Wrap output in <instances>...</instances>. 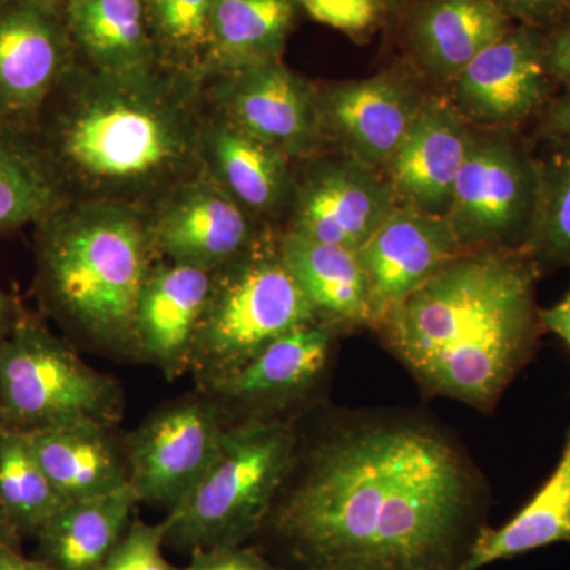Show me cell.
Returning <instances> with one entry per match:
<instances>
[{"instance_id":"1","label":"cell","mask_w":570,"mask_h":570,"mask_svg":"<svg viewBox=\"0 0 570 570\" xmlns=\"http://www.w3.org/2000/svg\"><path fill=\"white\" fill-rule=\"evenodd\" d=\"M487 499L482 472L434 420L326 412L307 430L299 420L294 466L264 530L306 570L356 554L395 570H459Z\"/></svg>"},{"instance_id":"2","label":"cell","mask_w":570,"mask_h":570,"mask_svg":"<svg viewBox=\"0 0 570 570\" xmlns=\"http://www.w3.org/2000/svg\"><path fill=\"white\" fill-rule=\"evenodd\" d=\"M204 121L200 78L163 63L111 73L77 59L29 134L67 200L151 212L202 174Z\"/></svg>"},{"instance_id":"3","label":"cell","mask_w":570,"mask_h":570,"mask_svg":"<svg viewBox=\"0 0 570 570\" xmlns=\"http://www.w3.org/2000/svg\"><path fill=\"white\" fill-rule=\"evenodd\" d=\"M527 250H466L374 332L428 395L494 411L543 335Z\"/></svg>"},{"instance_id":"4","label":"cell","mask_w":570,"mask_h":570,"mask_svg":"<svg viewBox=\"0 0 570 570\" xmlns=\"http://www.w3.org/2000/svg\"><path fill=\"white\" fill-rule=\"evenodd\" d=\"M36 296L73 346L137 360L135 316L159 261L148 212L66 202L33 225Z\"/></svg>"},{"instance_id":"5","label":"cell","mask_w":570,"mask_h":570,"mask_svg":"<svg viewBox=\"0 0 570 570\" xmlns=\"http://www.w3.org/2000/svg\"><path fill=\"white\" fill-rule=\"evenodd\" d=\"M302 415L227 423L204 479L163 520L165 546L193 557L245 546L264 530L294 466Z\"/></svg>"},{"instance_id":"6","label":"cell","mask_w":570,"mask_h":570,"mask_svg":"<svg viewBox=\"0 0 570 570\" xmlns=\"http://www.w3.org/2000/svg\"><path fill=\"white\" fill-rule=\"evenodd\" d=\"M314 321L281 254L279 228H266L245 254L214 272L189 373L202 390L212 389L277 337Z\"/></svg>"},{"instance_id":"7","label":"cell","mask_w":570,"mask_h":570,"mask_svg":"<svg viewBox=\"0 0 570 570\" xmlns=\"http://www.w3.org/2000/svg\"><path fill=\"white\" fill-rule=\"evenodd\" d=\"M122 412L116 379L88 365L43 318L28 311L0 343L2 430L33 434L81 423L116 426Z\"/></svg>"},{"instance_id":"8","label":"cell","mask_w":570,"mask_h":570,"mask_svg":"<svg viewBox=\"0 0 570 570\" xmlns=\"http://www.w3.org/2000/svg\"><path fill=\"white\" fill-rule=\"evenodd\" d=\"M538 198V156L521 130L472 127L448 213L461 250H527Z\"/></svg>"},{"instance_id":"9","label":"cell","mask_w":570,"mask_h":570,"mask_svg":"<svg viewBox=\"0 0 570 570\" xmlns=\"http://www.w3.org/2000/svg\"><path fill=\"white\" fill-rule=\"evenodd\" d=\"M396 208L384 171L328 148L295 164L281 228L358 253Z\"/></svg>"},{"instance_id":"10","label":"cell","mask_w":570,"mask_h":570,"mask_svg":"<svg viewBox=\"0 0 570 570\" xmlns=\"http://www.w3.org/2000/svg\"><path fill=\"white\" fill-rule=\"evenodd\" d=\"M227 419L202 390L154 411L126 434L130 487L140 504L170 513L193 493L219 450Z\"/></svg>"},{"instance_id":"11","label":"cell","mask_w":570,"mask_h":570,"mask_svg":"<svg viewBox=\"0 0 570 570\" xmlns=\"http://www.w3.org/2000/svg\"><path fill=\"white\" fill-rule=\"evenodd\" d=\"M202 85L212 110L268 142L292 163L328 149L318 118L316 82L283 61L212 73Z\"/></svg>"},{"instance_id":"12","label":"cell","mask_w":570,"mask_h":570,"mask_svg":"<svg viewBox=\"0 0 570 570\" xmlns=\"http://www.w3.org/2000/svg\"><path fill=\"white\" fill-rule=\"evenodd\" d=\"M428 96L422 75L406 66L360 80L316 82L326 146L384 171Z\"/></svg>"},{"instance_id":"13","label":"cell","mask_w":570,"mask_h":570,"mask_svg":"<svg viewBox=\"0 0 570 570\" xmlns=\"http://www.w3.org/2000/svg\"><path fill=\"white\" fill-rule=\"evenodd\" d=\"M554 89L546 31L517 24L461 70L445 97L471 127L521 130L538 121Z\"/></svg>"},{"instance_id":"14","label":"cell","mask_w":570,"mask_h":570,"mask_svg":"<svg viewBox=\"0 0 570 570\" xmlns=\"http://www.w3.org/2000/svg\"><path fill=\"white\" fill-rule=\"evenodd\" d=\"M340 336L317 321L296 326L204 392L219 403L227 423L305 414L306 406H316Z\"/></svg>"},{"instance_id":"15","label":"cell","mask_w":570,"mask_h":570,"mask_svg":"<svg viewBox=\"0 0 570 570\" xmlns=\"http://www.w3.org/2000/svg\"><path fill=\"white\" fill-rule=\"evenodd\" d=\"M62 11L48 0L0 6V126L29 134L77 62Z\"/></svg>"},{"instance_id":"16","label":"cell","mask_w":570,"mask_h":570,"mask_svg":"<svg viewBox=\"0 0 570 570\" xmlns=\"http://www.w3.org/2000/svg\"><path fill=\"white\" fill-rule=\"evenodd\" d=\"M159 261L216 269L246 253L264 225L202 171L183 183L148 212Z\"/></svg>"},{"instance_id":"17","label":"cell","mask_w":570,"mask_h":570,"mask_svg":"<svg viewBox=\"0 0 570 570\" xmlns=\"http://www.w3.org/2000/svg\"><path fill=\"white\" fill-rule=\"evenodd\" d=\"M460 253L448 216L397 205L356 253L370 285L373 330Z\"/></svg>"},{"instance_id":"18","label":"cell","mask_w":570,"mask_h":570,"mask_svg":"<svg viewBox=\"0 0 570 570\" xmlns=\"http://www.w3.org/2000/svg\"><path fill=\"white\" fill-rule=\"evenodd\" d=\"M202 171L249 216L281 228L294 187L295 163L228 121L205 102Z\"/></svg>"},{"instance_id":"19","label":"cell","mask_w":570,"mask_h":570,"mask_svg":"<svg viewBox=\"0 0 570 570\" xmlns=\"http://www.w3.org/2000/svg\"><path fill=\"white\" fill-rule=\"evenodd\" d=\"M471 129L445 94L430 92L384 170L397 205L448 216Z\"/></svg>"},{"instance_id":"20","label":"cell","mask_w":570,"mask_h":570,"mask_svg":"<svg viewBox=\"0 0 570 570\" xmlns=\"http://www.w3.org/2000/svg\"><path fill=\"white\" fill-rule=\"evenodd\" d=\"M214 272L157 261L142 287L135 316L137 360L159 367L168 381L189 373Z\"/></svg>"},{"instance_id":"21","label":"cell","mask_w":570,"mask_h":570,"mask_svg":"<svg viewBox=\"0 0 570 570\" xmlns=\"http://www.w3.org/2000/svg\"><path fill=\"white\" fill-rule=\"evenodd\" d=\"M512 26L493 0H417L409 18V50L423 78L449 86Z\"/></svg>"},{"instance_id":"22","label":"cell","mask_w":570,"mask_h":570,"mask_svg":"<svg viewBox=\"0 0 570 570\" xmlns=\"http://www.w3.org/2000/svg\"><path fill=\"white\" fill-rule=\"evenodd\" d=\"M279 247L317 322L340 335L374 328L370 285L358 254L284 228Z\"/></svg>"},{"instance_id":"23","label":"cell","mask_w":570,"mask_h":570,"mask_svg":"<svg viewBox=\"0 0 570 570\" xmlns=\"http://www.w3.org/2000/svg\"><path fill=\"white\" fill-rule=\"evenodd\" d=\"M33 455L67 502L130 487L126 436L116 426L81 423L26 434Z\"/></svg>"},{"instance_id":"24","label":"cell","mask_w":570,"mask_h":570,"mask_svg":"<svg viewBox=\"0 0 570 570\" xmlns=\"http://www.w3.org/2000/svg\"><path fill=\"white\" fill-rule=\"evenodd\" d=\"M78 61L124 73L160 63L148 0H75L62 9Z\"/></svg>"},{"instance_id":"25","label":"cell","mask_w":570,"mask_h":570,"mask_svg":"<svg viewBox=\"0 0 570 570\" xmlns=\"http://www.w3.org/2000/svg\"><path fill=\"white\" fill-rule=\"evenodd\" d=\"M140 505L132 487L66 505L37 534V558L52 570H100Z\"/></svg>"},{"instance_id":"26","label":"cell","mask_w":570,"mask_h":570,"mask_svg":"<svg viewBox=\"0 0 570 570\" xmlns=\"http://www.w3.org/2000/svg\"><path fill=\"white\" fill-rule=\"evenodd\" d=\"M561 542H570V428L549 479L508 523L480 528L459 570H479Z\"/></svg>"},{"instance_id":"27","label":"cell","mask_w":570,"mask_h":570,"mask_svg":"<svg viewBox=\"0 0 570 570\" xmlns=\"http://www.w3.org/2000/svg\"><path fill=\"white\" fill-rule=\"evenodd\" d=\"M296 9L294 0H214L205 77L283 61Z\"/></svg>"},{"instance_id":"28","label":"cell","mask_w":570,"mask_h":570,"mask_svg":"<svg viewBox=\"0 0 570 570\" xmlns=\"http://www.w3.org/2000/svg\"><path fill=\"white\" fill-rule=\"evenodd\" d=\"M66 202L31 134L0 126V235L39 224Z\"/></svg>"},{"instance_id":"29","label":"cell","mask_w":570,"mask_h":570,"mask_svg":"<svg viewBox=\"0 0 570 570\" xmlns=\"http://www.w3.org/2000/svg\"><path fill=\"white\" fill-rule=\"evenodd\" d=\"M66 504L33 455L28 436L0 431V509L18 534L37 538Z\"/></svg>"},{"instance_id":"30","label":"cell","mask_w":570,"mask_h":570,"mask_svg":"<svg viewBox=\"0 0 570 570\" xmlns=\"http://www.w3.org/2000/svg\"><path fill=\"white\" fill-rule=\"evenodd\" d=\"M539 198L527 253L540 276L570 268V145L538 157Z\"/></svg>"},{"instance_id":"31","label":"cell","mask_w":570,"mask_h":570,"mask_svg":"<svg viewBox=\"0 0 570 570\" xmlns=\"http://www.w3.org/2000/svg\"><path fill=\"white\" fill-rule=\"evenodd\" d=\"M148 9L160 63L204 80L214 0H148Z\"/></svg>"},{"instance_id":"32","label":"cell","mask_w":570,"mask_h":570,"mask_svg":"<svg viewBox=\"0 0 570 570\" xmlns=\"http://www.w3.org/2000/svg\"><path fill=\"white\" fill-rule=\"evenodd\" d=\"M307 17L352 39L370 36L379 28L389 10L384 0H294Z\"/></svg>"},{"instance_id":"33","label":"cell","mask_w":570,"mask_h":570,"mask_svg":"<svg viewBox=\"0 0 570 570\" xmlns=\"http://www.w3.org/2000/svg\"><path fill=\"white\" fill-rule=\"evenodd\" d=\"M165 524L146 523L134 517L126 534L100 570H181L164 554Z\"/></svg>"},{"instance_id":"34","label":"cell","mask_w":570,"mask_h":570,"mask_svg":"<svg viewBox=\"0 0 570 570\" xmlns=\"http://www.w3.org/2000/svg\"><path fill=\"white\" fill-rule=\"evenodd\" d=\"M517 24L549 31L570 17V0H493Z\"/></svg>"},{"instance_id":"35","label":"cell","mask_w":570,"mask_h":570,"mask_svg":"<svg viewBox=\"0 0 570 570\" xmlns=\"http://www.w3.org/2000/svg\"><path fill=\"white\" fill-rule=\"evenodd\" d=\"M181 570H281L261 553L245 546L202 551L193 554L189 566Z\"/></svg>"},{"instance_id":"36","label":"cell","mask_w":570,"mask_h":570,"mask_svg":"<svg viewBox=\"0 0 570 570\" xmlns=\"http://www.w3.org/2000/svg\"><path fill=\"white\" fill-rule=\"evenodd\" d=\"M535 140L551 145H570V89L551 100L534 122Z\"/></svg>"},{"instance_id":"37","label":"cell","mask_w":570,"mask_h":570,"mask_svg":"<svg viewBox=\"0 0 570 570\" xmlns=\"http://www.w3.org/2000/svg\"><path fill=\"white\" fill-rule=\"evenodd\" d=\"M546 62L557 86L570 89V17L546 31Z\"/></svg>"},{"instance_id":"38","label":"cell","mask_w":570,"mask_h":570,"mask_svg":"<svg viewBox=\"0 0 570 570\" xmlns=\"http://www.w3.org/2000/svg\"><path fill=\"white\" fill-rule=\"evenodd\" d=\"M543 333L557 336L570 352V285L568 292L550 307H540Z\"/></svg>"},{"instance_id":"39","label":"cell","mask_w":570,"mask_h":570,"mask_svg":"<svg viewBox=\"0 0 570 570\" xmlns=\"http://www.w3.org/2000/svg\"><path fill=\"white\" fill-rule=\"evenodd\" d=\"M28 314L17 295L0 291V343L10 335L11 330Z\"/></svg>"},{"instance_id":"40","label":"cell","mask_w":570,"mask_h":570,"mask_svg":"<svg viewBox=\"0 0 570 570\" xmlns=\"http://www.w3.org/2000/svg\"><path fill=\"white\" fill-rule=\"evenodd\" d=\"M311 570H395L390 568L387 562L377 560L367 554H356V557L340 558V560L325 562Z\"/></svg>"},{"instance_id":"41","label":"cell","mask_w":570,"mask_h":570,"mask_svg":"<svg viewBox=\"0 0 570 570\" xmlns=\"http://www.w3.org/2000/svg\"><path fill=\"white\" fill-rule=\"evenodd\" d=\"M0 570H52L39 558H26L21 549L0 550Z\"/></svg>"},{"instance_id":"42","label":"cell","mask_w":570,"mask_h":570,"mask_svg":"<svg viewBox=\"0 0 570 570\" xmlns=\"http://www.w3.org/2000/svg\"><path fill=\"white\" fill-rule=\"evenodd\" d=\"M21 535L18 534L3 510L0 509V550L7 549V547L21 549Z\"/></svg>"},{"instance_id":"43","label":"cell","mask_w":570,"mask_h":570,"mask_svg":"<svg viewBox=\"0 0 570 570\" xmlns=\"http://www.w3.org/2000/svg\"><path fill=\"white\" fill-rule=\"evenodd\" d=\"M385 6H387L389 13H396L401 9L407 6L411 2H417V0H384Z\"/></svg>"},{"instance_id":"44","label":"cell","mask_w":570,"mask_h":570,"mask_svg":"<svg viewBox=\"0 0 570 570\" xmlns=\"http://www.w3.org/2000/svg\"><path fill=\"white\" fill-rule=\"evenodd\" d=\"M48 2L52 3V6L59 7V9H62L63 6L75 2V0H48Z\"/></svg>"},{"instance_id":"45","label":"cell","mask_w":570,"mask_h":570,"mask_svg":"<svg viewBox=\"0 0 570 570\" xmlns=\"http://www.w3.org/2000/svg\"><path fill=\"white\" fill-rule=\"evenodd\" d=\"M7 2H11V0H0V6H2V3H7Z\"/></svg>"},{"instance_id":"46","label":"cell","mask_w":570,"mask_h":570,"mask_svg":"<svg viewBox=\"0 0 570 570\" xmlns=\"http://www.w3.org/2000/svg\"><path fill=\"white\" fill-rule=\"evenodd\" d=\"M0 431H2V415H0Z\"/></svg>"}]
</instances>
